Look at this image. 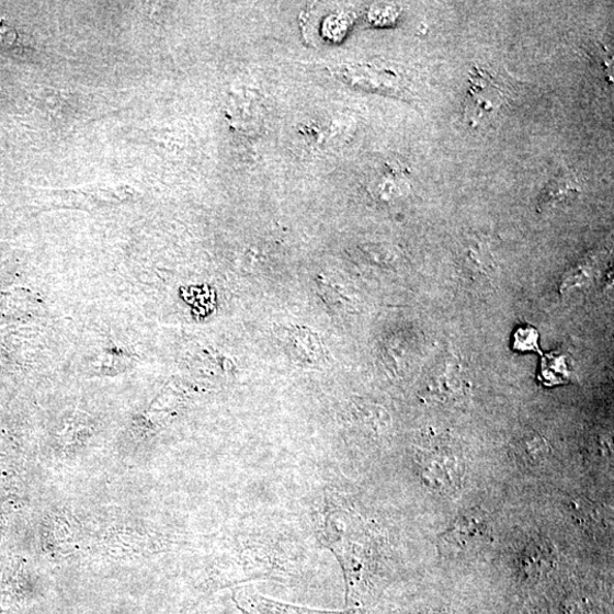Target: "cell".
Listing matches in <instances>:
<instances>
[{
    "label": "cell",
    "instance_id": "1",
    "mask_svg": "<svg viewBox=\"0 0 614 614\" xmlns=\"http://www.w3.org/2000/svg\"><path fill=\"white\" fill-rule=\"evenodd\" d=\"M488 526L482 518L474 514L459 518L452 530L443 538L445 552L453 555H469L486 543Z\"/></svg>",
    "mask_w": 614,
    "mask_h": 614
},
{
    "label": "cell",
    "instance_id": "2",
    "mask_svg": "<svg viewBox=\"0 0 614 614\" xmlns=\"http://www.w3.org/2000/svg\"><path fill=\"white\" fill-rule=\"evenodd\" d=\"M286 350L292 357L305 365H318L326 359L320 338L306 328H291L284 333Z\"/></svg>",
    "mask_w": 614,
    "mask_h": 614
},
{
    "label": "cell",
    "instance_id": "3",
    "mask_svg": "<svg viewBox=\"0 0 614 614\" xmlns=\"http://www.w3.org/2000/svg\"><path fill=\"white\" fill-rule=\"evenodd\" d=\"M485 73L471 77V88L467 102V114L477 122L493 113L501 102L500 90Z\"/></svg>",
    "mask_w": 614,
    "mask_h": 614
},
{
    "label": "cell",
    "instance_id": "4",
    "mask_svg": "<svg viewBox=\"0 0 614 614\" xmlns=\"http://www.w3.org/2000/svg\"><path fill=\"white\" fill-rule=\"evenodd\" d=\"M239 607L246 614H353L352 612L321 611L276 602L258 594H242Z\"/></svg>",
    "mask_w": 614,
    "mask_h": 614
},
{
    "label": "cell",
    "instance_id": "5",
    "mask_svg": "<svg viewBox=\"0 0 614 614\" xmlns=\"http://www.w3.org/2000/svg\"><path fill=\"white\" fill-rule=\"evenodd\" d=\"M512 450L519 463L526 465L539 464L548 455L547 442L536 433L519 436L514 441Z\"/></svg>",
    "mask_w": 614,
    "mask_h": 614
},
{
    "label": "cell",
    "instance_id": "6",
    "mask_svg": "<svg viewBox=\"0 0 614 614\" xmlns=\"http://www.w3.org/2000/svg\"><path fill=\"white\" fill-rule=\"evenodd\" d=\"M429 461L425 469L430 473V477L435 481L453 484L456 479L457 471L456 457L450 451L435 450L429 454Z\"/></svg>",
    "mask_w": 614,
    "mask_h": 614
},
{
    "label": "cell",
    "instance_id": "7",
    "mask_svg": "<svg viewBox=\"0 0 614 614\" xmlns=\"http://www.w3.org/2000/svg\"><path fill=\"white\" fill-rule=\"evenodd\" d=\"M16 39L15 31L5 24L3 21H0V45L7 46L12 45Z\"/></svg>",
    "mask_w": 614,
    "mask_h": 614
},
{
    "label": "cell",
    "instance_id": "8",
    "mask_svg": "<svg viewBox=\"0 0 614 614\" xmlns=\"http://www.w3.org/2000/svg\"><path fill=\"white\" fill-rule=\"evenodd\" d=\"M528 333V342L530 343H522L520 344V349H527L532 350L534 342L536 341V332L534 330L528 329H520L516 334V342H522V338H524ZM527 340V338H526Z\"/></svg>",
    "mask_w": 614,
    "mask_h": 614
}]
</instances>
